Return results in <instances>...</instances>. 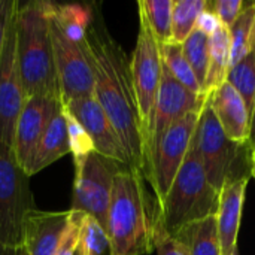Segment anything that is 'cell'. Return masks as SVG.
<instances>
[{"label":"cell","mask_w":255,"mask_h":255,"mask_svg":"<svg viewBox=\"0 0 255 255\" xmlns=\"http://www.w3.org/2000/svg\"><path fill=\"white\" fill-rule=\"evenodd\" d=\"M84 48L94 75V99L114 126L128 166L145 178V136L134 96L130 60L106 30L99 10L87 31Z\"/></svg>","instance_id":"cell-1"},{"label":"cell","mask_w":255,"mask_h":255,"mask_svg":"<svg viewBox=\"0 0 255 255\" xmlns=\"http://www.w3.org/2000/svg\"><path fill=\"white\" fill-rule=\"evenodd\" d=\"M143 175L121 169L112 187L106 233L111 255H146L154 251L157 202Z\"/></svg>","instance_id":"cell-2"},{"label":"cell","mask_w":255,"mask_h":255,"mask_svg":"<svg viewBox=\"0 0 255 255\" xmlns=\"http://www.w3.org/2000/svg\"><path fill=\"white\" fill-rule=\"evenodd\" d=\"M52 1H18L15 9L16 60L28 97L61 99L51 40Z\"/></svg>","instance_id":"cell-3"},{"label":"cell","mask_w":255,"mask_h":255,"mask_svg":"<svg viewBox=\"0 0 255 255\" xmlns=\"http://www.w3.org/2000/svg\"><path fill=\"white\" fill-rule=\"evenodd\" d=\"M220 193L209 184L203 166L190 149L167 196L157 209L155 227L175 236L184 227L217 214Z\"/></svg>","instance_id":"cell-4"},{"label":"cell","mask_w":255,"mask_h":255,"mask_svg":"<svg viewBox=\"0 0 255 255\" xmlns=\"http://www.w3.org/2000/svg\"><path fill=\"white\" fill-rule=\"evenodd\" d=\"M190 149L200 160L209 184L220 193L230 182L245 178V167L250 169V145H239L230 140L221 128L209 102L200 111Z\"/></svg>","instance_id":"cell-5"},{"label":"cell","mask_w":255,"mask_h":255,"mask_svg":"<svg viewBox=\"0 0 255 255\" xmlns=\"http://www.w3.org/2000/svg\"><path fill=\"white\" fill-rule=\"evenodd\" d=\"M28 179L15 161L12 148L0 143V242L12 253L21 250L25 218L36 209Z\"/></svg>","instance_id":"cell-6"},{"label":"cell","mask_w":255,"mask_h":255,"mask_svg":"<svg viewBox=\"0 0 255 255\" xmlns=\"http://www.w3.org/2000/svg\"><path fill=\"white\" fill-rule=\"evenodd\" d=\"M124 167L128 166L99 152H93L79 166H75L73 196L69 211L96 218L106 230L114 179Z\"/></svg>","instance_id":"cell-7"},{"label":"cell","mask_w":255,"mask_h":255,"mask_svg":"<svg viewBox=\"0 0 255 255\" xmlns=\"http://www.w3.org/2000/svg\"><path fill=\"white\" fill-rule=\"evenodd\" d=\"M200 111L190 112L172 124L154 149L146 182L157 202V209L167 196L182 163L185 161Z\"/></svg>","instance_id":"cell-8"},{"label":"cell","mask_w":255,"mask_h":255,"mask_svg":"<svg viewBox=\"0 0 255 255\" xmlns=\"http://www.w3.org/2000/svg\"><path fill=\"white\" fill-rule=\"evenodd\" d=\"M131 81L134 88V96L137 102V109L140 121L143 126V136L146 140V133L149 128L155 99L160 88L161 73H163V58L160 43L149 30L146 21L139 15V33L136 46L130 58Z\"/></svg>","instance_id":"cell-9"},{"label":"cell","mask_w":255,"mask_h":255,"mask_svg":"<svg viewBox=\"0 0 255 255\" xmlns=\"http://www.w3.org/2000/svg\"><path fill=\"white\" fill-rule=\"evenodd\" d=\"M206 102V96H197L181 85L163 64L158 94L155 99L149 128L145 140V179L148 176L149 163L157 143L166 130L184 118L190 112L200 111Z\"/></svg>","instance_id":"cell-10"},{"label":"cell","mask_w":255,"mask_h":255,"mask_svg":"<svg viewBox=\"0 0 255 255\" xmlns=\"http://www.w3.org/2000/svg\"><path fill=\"white\" fill-rule=\"evenodd\" d=\"M49 30L61 102L66 103L79 97H94V75L84 43L79 45L67 39L60 25L54 21L52 10Z\"/></svg>","instance_id":"cell-11"},{"label":"cell","mask_w":255,"mask_h":255,"mask_svg":"<svg viewBox=\"0 0 255 255\" xmlns=\"http://www.w3.org/2000/svg\"><path fill=\"white\" fill-rule=\"evenodd\" d=\"M25 100L27 96L22 87V79L16 60L13 10L7 27L4 49L0 58V143L4 146L12 148L15 124L25 105Z\"/></svg>","instance_id":"cell-12"},{"label":"cell","mask_w":255,"mask_h":255,"mask_svg":"<svg viewBox=\"0 0 255 255\" xmlns=\"http://www.w3.org/2000/svg\"><path fill=\"white\" fill-rule=\"evenodd\" d=\"M61 99L28 97L16 120L12 152L18 166L28 175L40 139Z\"/></svg>","instance_id":"cell-13"},{"label":"cell","mask_w":255,"mask_h":255,"mask_svg":"<svg viewBox=\"0 0 255 255\" xmlns=\"http://www.w3.org/2000/svg\"><path fill=\"white\" fill-rule=\"evenodd\" d=\"M63 105L90 134L96 152L124 166H128V160L120 137L94 97H79Z\"/></svg>","instance_id":"cell-14"},{"label":"cell","mask_w":255,"mask_h":255,"mask_svg":"<svg viewBox=\"0 0 255 255\" xmlns=\"http://www.w3.org/2000/svg\"><path fill=\"white\" fill-rule=\"evenodd\" d=\"M72 212H46L33 209L24 223L22 255H54L70 224Z\"/></svg>","instance_id":"cell-15"},{"label":"cell","mask_w":255,"mask_h":255,"mask_svg":"<svg viewBox=\"0 0 255 255\" xmlns=\"http://www.w3.org/2000/svg\"><path fill=\"white\" fill-rule=\"evenodd\" d=\"M208 102L226 136L239 145H250L251 114L239 93L226 81L208 96Z\"/></svg>","instance_id":"cell-16"},{"label":"cell","mask_w":255,"mask_h":255,"mask_svg":"<svg viewBox=\"0 0 255 255\" xmlns=\"http://www.w3.org/2000/svg\"><path fill=\"white\" fill-rule=\"evenodd\" d=\"M250 176L227 182L220 191L215 214L223 255H238V238Z\"/></svg>","instance_id":"cell-17"},{"label":"cell","mask_w":255,"mask_h":255,"mask_svg":"<svg viewBox=\"0 0 255 255\" xmlns=\"http://www.w3.org/2000/svg\"><path fill=\"white\" fill-rule=\"evenodd\" d=\"M70 154L69 142H67V130H66V120L63 111V102L60 100L55 106V111L48 123V127L40 139L37 146L36 155L33 158L28 176L39 173L40 170L46 169L57 160L63 158L64 155Z\"/></svg>","instance_id":"cell-18"},{"label":"cell","mask_w":255,"mask_h":255,"mask_svg":"<svg viewBox=\"0 0 255 255\" xmlns=\"http://www.w3.org/2000/svg\"><path fill=\"white\" fill-rule=\"evenodd\" d=\"M172 238L184 255H223L215 215L184 227Z\"/></svg>","instance_id":"cell-19"},{"label":"cell","mask_w":255,"mask_h":255,"mask_svg":"<svg viewBox=\"0 0 255 255\" xmlns=\"http://www.w3.org/2000/svg\"><path fill=\"white\" fill-rule=\"evenodd\" d=\"M96 9L84 3H55L52 1V18L63 33L75 43L82 45L93 22Z\"/></svg>","instance_id":"cell-20"},{"label":"cell","mask_w":255,"mask_h":255,"mask_svg":"<svg viewBox=\"0 0 255 255\" xmlns=\"http://www.w3.org/2000/svg\"><path fill=\"white\" fill-rule=\"evenodd\" d=\"M230 69V34L229 28L221 25L209 36V67L203 87V94L209 96L226 82Z\"/></svg>","instance_id":"cell-21"},{"label":"cell","mask_w":255,"mask_h":255,"mask_svg":"<svg viewBox=\"0 0 255 255\" xmlns=\"http://www.w3.org/2000/svg\"><path fill=\"white\" fill-rule=\"evenodd\" d=\"M230 34V67L244 60L254 49L255 1L245 4L238 19L229 27Z\"/></svg>","instance_id":"cell-22"},{"label":"cell","mask_w":255,"mask_h":255,"mask_svg":"<svg viewBox=\"0 0 255 255\" xmlns=\"http://www.w3.org/2000/svg\"><path fill=\"white\" fill-rule=\"evenodd\" d=\"M175 0H139V15L160 45L172 42V13Z\"/></svg>","instance_id":"cell-23"},{"label":"cell","mask_w":255,"mask_h":255,"mask_svg":"<svg viewBox=\"0 0 255 255\" xmlns=\"http://www.w3.org/2000/svg\"><path fill=\"white\" fill-rule=\"evenodd\" d=\"M161 49V58H163V64L166 66V69L170 72V75L181 84L184 85L187 90H190L191 93L197 94V96H205L202 91V87L187 60V57L184 55L182 51V45L170 42V43H164L160 45ZM208 97V96H206Z\"/></svg>","instance_id":"cell-24"},{"label":"cell","mask_w":255,"mask_h":255,"mask_svg":"<svg viewBox=\"0 0 255 255\" xmlns=\"http://www.w3.org/2000/svg\"><path fill=\"white\" fill-rule=\"evenodd\" d=\"M206 0H175L172 13V42L182 45L196 30L200 13L206 9Z\"/></svg>","instance_id":"cell-25"},{"label":"cell","mask_w":255,"mask_h":255,"mask_svg":"<svg viewBox=\"0 0 255 255\" xmlns=\"http://www.w3.org/2000/svg\"><path fill=\"white\" fill-rule=\"evenodd\" d=\"M244 99L250 114L255 102V52H250L244 60L229 69L226 79Z\"/></svg>","instance_id":"cell-26"},{"label":"cell","mask_w":255,"mask_h":255,"mask_svg":"<svg viewBox=\"0 0 255 255\" xmlns=\"http://www.w3.org/2000/svg\"><path fill=\"white\" fill-rule=\"evenodd\" d=\"M76 255H111V245L105 227L90 215H82Z\"/></svg>","instance_id":"cell-27"},{"label":"cell","mask_w":255,"mask_h":255,"mask_svg":"<svg viewBox=\"0 0 255 255\" xmlns=\"http://www.w3.org/2000/svg\"><path fill=\"white\" fill-rule=\"evenodd\" d=\"M182 51L203 91L209 67V37L196 28L182 43Z\"/></svg>","instance_id":"cell-28"},{"label":"cell","mask_w":255,"mask_h":255,"mask_svg":"<svg viewBox=\"0 0 255 255\" xmlns=\"http://www.w3.org/2000/svg\"><path fill=\"white\" fill-rule=\"evenodd\" d=\"M63 111H64V120H66L69 151L73 157V166H79L88 155L96 152V148L90 134L79 124V121L64 108V105H63Z\"/></svg>","instance_id":"cell-29"},{"label":"cell","mask_w":255,"mask_h":255,"mask_svg":"<svg viewBox=\"0 0 255 255\" xmlns=\"http://www.w3.org/2000/svg\"><path fill=\"white\" fill-rule=\"evenodd\" d=\"M208 4L211 10L218 16L221 24L229 28L238 19L247 3H244L242 0H215L208 1Z\"/></svg>","instance_id":"cell-30"},{"label":"cell","mask_w":255,"mask_h":255,"mask_svg":"<svg viewBox=\"0 0 255 255\" xmlns=\"http://www.w3.org/2000/svg\"><path fill=\"white\" fill-rule=\"evenodd\" d=\"M72 212V211H70ZM84 214L79 212H72L70 224L69 229L54 255H76L78 251V244H79V227H81V220Z\"/></svg>","instance_id":"cell-31"},{"label":"cell","mask_w":255,"mask_h":255,"mask_svg":"<svg viewBox=\"0 0 255 255\" xmlns=\"http://www.w3.org/2000/svg\"><path fill=\"white\" fill-rule=\"evenodd\" d=\"M154 250L157 251V255H184L175 238H172L170 235H167L158 227H155Z\"/></svg>","instance_id":"cell-32"},{"label":"cell","mask_w":255,"mask_h":255,"mask_svg":"<svg viewBox=\"0 0 255 255\" xmlns=\"http://www.w3.org/2000/svg\"><path fill=\"white\" fill-rule=\"evenodd\" d=\"M16 3H18L16 0H0V58H1V54L4 49L9 21L16 7Z\"/></svg>","instance_id":"cell-33"},{"label":"cell","mask_w":255,"mask_h":255,"mask_svg":"<svg viewBox=\"0 0 255 255\" xmlns=\"http://www.w3.org/2000/svg\"><path fill=\"white\" fill-rule=\"evenodd\" d=\"M221 21L218 19V16L211 10L209 4L206 6V9L200 13L199 19H197V30H200L202 33H205L208 37L212 36L220 27H221Z\"/></svg>","instance_id":"cell-34"},{"label":"cell","mask_w":255,"mask_h":255,"mask_svg":"<svg viewBox=\"0 0 255 255\" xmlns=\"http://www.w3.org/2000/svg\"><path fill=\"white\" fill-rule=\"evenodd\" d=\"M250 146H255V102L251 114V139H250Z\"/></svg>","instance_id":"cell-35"},{"label":"cell","mask_w":255,"mask_h":255,"mask_svg":"<svg viewBox=\"0 0 255 255\" xmlns=\"http://www.w3.org/2000/svg\"><path fill=\"white\" fill-rule=\"evenodd\" d=\"M250 175L255 179V146H251V154H250Z\"/></svg>","instance_id":"cell-36"},{"label":"cell","mask_w":255,"mask_h":255,"mask_svg":"<svg viewBox=\"0 0 255 255\" xmlns=\"http://www.w3.org/2000/svg\"><path fill=\"white\" fill-rule=\"evenodd\" d=\"M19 251H21V250H19ZM19 251H16V253H12V251L6 250V248L1 245V242H0V255H18L19 254Z\"/></svg>","instance_id":"cell-37"},{"label":"cell","mask_w":255,"mask_h":255,"mask_svg":"<svg viewBox=\"0 0 255 255\" xmlns=\"http://www.w3.org/2000/svg\"><path fill=\"white\" fill-rule=\"evenodd\" d=\"M253 51H254V52H255V40H254V49H253Z\"/></svg>","instance_id":"cell-38"},{"label":"cell","mask_w":255,"mask_h":255,"mask_svg":"<svg viewBox=\"0 0 255 255\" xmlns=\"http://www.w3.org/2000/svg\"><path fill=\"white\" fill-rule=\"evenodd\" d=\"M18 255H22V253H21V251H19V254H18Z\"/></svg>","instance_id":"cell-39"}]
</instances>
